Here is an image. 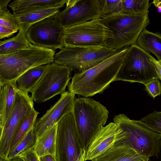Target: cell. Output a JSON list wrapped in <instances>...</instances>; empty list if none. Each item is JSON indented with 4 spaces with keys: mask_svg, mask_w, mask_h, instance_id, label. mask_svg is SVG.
Masks as SVG:
<instances>
[{
    "mask_svg": "<svg viewBox=\"0 0 161 161\" xmlns=\"http://www.w3.org/2000/svg\"><path fill=\"white\" fill-rule=\"evenodd\" d=\"M39 113L34 108L16 131L12 140L10 150L17 144L35 125Z\"/></svg>",
    "mask_w": 161,
    "mask_h": 161,
    "instance_id": "cell-26",
    "label": "cell"
},
{
    "mask_svg": "<svg viewBox=\"0 0 161 161\" xmlns=\"http://www.w3.org/2000/svg\"><path fill=\"white\" fill-rule=\"evenodd\" d=\"M56 147L57 161H85L82 147L72 112L57 124Z\"/></svg>",
    "mask_w": 161,
    "mask_h": 161,
    "instance_id": "cell-9",
    "label": "cell"
},
{
    "mask_svg": "<svg viewBox=\"0 0 161 161\" xmlns=\"http://www.w3.org/2000/svg\"><path fill=\"white\" fill-rule=\"evenodd\" d=\"M40 161H57L56 157L51 155H47L39 157Z\"/></svg>",
    "mask_w": 161,
    "mask_h": 161,
    "instance_id": "cell-34",
    "label": "cell"
},
{
    "mask_svg": "<svg viewBox=\"0 0 161 161\" xmlns=\"http://www.w3.org/2000/svg\"><path fill=\"white\" fill-rule=\"evenodd\" d=\"M152 3L155 7L161 9V0H154Z\"/></svg>",
    "mask_w": 161,
    "mask_h": 161,
    "instance_id": "cell-35",
    "label": "cell"
},
{
    "mask_svg": "<svg viewBox=\"0 0 161 161\" xmlns=\"http://www.w3.org/2000/svg\"><path fill=\"white\" fill-rule=\"evenodd\" d=\"M129 48V46L118 50L94 67L75 73L68 85V91L86 97L102 93L116 81Z\"/></svg>",
    "mask_w": 161,
    "mask_h": 161,
    "instance_id": "cell-1",
    "label": "cell"
},
{
    "mask_svg": "<svg viewBox=\"0 0 161 161\" xmlns=\"http://www.w3.org/2000/svg\"><path fill=\"white\" fill-rule=\"evenodd\" d=\"M122 13L139 16L148 14L151 6L149 0H122Z\"/></svg>",
    "mask_w": 161,
    "mask_h": 161,
    "instance_id": "cell-23",
    "label": "cell"
},
{
    "mask_svg": "<svg viewBox=\"0 0 161 161\" xmlns=\"http://www.w3.org/2000/svg\"><path fill=\"white\" fill-rule=\"evenodd\" d=\"M66 4L57 16L64 28L101 18L100 0H67Z\"/></svg>",
    "mask_w": 161,
    "mask_h": 161,
    "instance_id": "cell-13",
    "label": "cell"
},
{
    "mask_svg": "<svg viewBox=\"0 0 161 161\" xmlns=\"http://www.w3.org/2000/svg\"><path fill=\"white\" fill-rule=\"evenodd\" d=\"M101 21L113 35L106 47L116 50L136 44L141 32L150 24L148 14L139 16L119 13L102 18Z\"/></svg>",
    "mask_w": 161,
    "mask_h": 161,
    "instance_id": "cell-5",
    "label": "cell"
},
{
    "mask_svg": "<svg viewBox=\"0 0 161 161\" xmlns=\"http://www.w3.org/2000/svg\"><path fill=\"white\" fill-rule=\"evenodd\" d=\"M64 29L57 17H48L32 25L26 36L32 44L55 50L64 47Z\"/></svg>",
    "mask_w": 161,
    "mask_h": 161,
    "instance_id": "cell-12",
    "label": "cell"
},
{
    "mask_svg": "<svg viewBox=\"0 0 161 161\" xmlns=\"http://www.w3.org/2000/svg\"><path fill=\"white\" fill-rule=\"evenodd\" d=\"M123 136L122 130L114 122L102 127L86 151L85 161L91 160L100 155Z\"/></svg>",
    "mask_w": 161,
    "mask_h": 161,
    "instance_id": "cell-15",
    "label": "cell"
},
{
    "mask_svg": "<svg viewBox=\"0 0 161 161\" xmlns=\"http://www.w3.org/2000/svg\"><path fill=\"white\" fill-rule=\"evenodd\" d=\"M10 1L0 0V25L17 31L19 27L16 17L7 8Z\"/></svg>",
    "mask_w": 161,
    "mask_h": 161,
    "instance_id": "cell-27",
    "label": "cell"
},
{
    "mask_svg": "<svg viewBox=\"0 0 161 161\" xmlns=\"http://www.w3.org/2000/svg\"><path fill=\"white\" fill-rule=\"evenodd\" d=\"M148 94L153 99L161 94V85L158 79L151 80L144 85Z\"/></svg>",
    "mask_w": 161,
    "mask_h": 161,
    "instance_id": "cell-30",
    "label": "cell"
},
{
    "mask_svg": "<svg viewBox=\"0 0 161 161\" xmlns=\"http://www.w3.org/2000/svg\"><path fill=\"white\" fill-rule=\"evenodd\" d=\"M47 65L34 67L21 75L15 82L18 89L25 93L31 92L45 72Z\"/></svg>",
    "mask_w": 161,
    "mask_h": 161,
    "instance_id": "cell-21",
    "label": "cell"
},
{
    "mask_svg": "<svg viewBox=\"0 0 161 161\" xmlns=\"http://www.w3.org/2000/svg\"><path fill=\"white\" fill-rule=\"evenodd\" d=\"M17 32L12 29L0 25V39L9 37Z\"/></svg>",
    "mask_w": 161,
    "mask_h": 161,
    "instance_id": "cell-32",
    "label": "cell"
},
{
    "mask_svg": "<svg viewBox=\"0 0 161 161\" xmlns=\"http://www.w3.org/2000/svg\"><path fill=\"white\" fill-rule=\"evenodd\" d=\"M18 90L15 82L0 85V130H2L14 107Z\"/></svg>",
    "mask_w": 161,
    "mask_h": 161,
    "instance_id": "cell-18",
    "label": "cell"
},
{
    "mask_svg": "<svg viewBox=\"0 0 161 161\" xmlns=\"http://www.w3.org/2000/svg\"><path fill=\"white\" fill-rule=\"evenodd\" d=\"M101 18L122 13V0H100Z\"/></svg>",
    "mask_w": 161,
    "mask_h": 161,
    "instance_id": "cell-29",
    "label": "cell"
},
{
    "mask_svg": "<svg viewBox=\"0 0 161 161\" xmlns=\"http://www.w3.org/2000/svg\"><path fill=\"white\" fill-rule=\"evenodd\" d=\"M138 121L142 126L161 135V112L155 110Z\"/></svg>",
    "mask_w": 161,
    "mask_h": 161,
    "instance_id": "cell-28",
    "label": "cell"
},
{
    "mask_svg": "<svg viewBox=\"0 0 161 161\" xmlns=\"http://www.w3.org/2000/svg\"><path fill=\"white\" fill-rule=\"evenodd\" d=\"M17 157L23 161H40L39 157L34 151L33 147L22 152Z\"/></svg>",
    "mask_w": 161,
    "mask_h": 161,
    "instance_id": "cell-31",
    "label": "cell"
},
{
    "mask_svg": "<svg viewBox=\"0 0 161 161\" xmlns=\"http://www.w3.org/2000/svg\"><path fill=\"white\" fill-rule=\"evenodd\" d=\"M150 60L155 69L158 79L161 80V59L157 60L152 56Z\"/></svg>",
    "mask_w": 161,
    "mask_h": 161,
    "instance_id": "cell-33",
    "label": "cell"
},
{
    "mask_svg": "<svg viewBox=\"0 0 161 161\" xmlns=\"http://www.w3.org/2000/svg\"><path fill=\"white\" fill-rule=\"evenodd\" d=\"M75 98V95L69 91L61 94L58 100L36 120L33 130L37 137L72 112Z\"/></svg>",
    "mask_w": 161,
    "mask_h": 161,
    "instance_id": "cell-14",
    "label": "cell"
},
{
    "mask_svg": "<svg viewBox=\"0 0 161 161\" xmlns=\"http://www.w3.org/2000/svg\"><path fill=\"white\" fill-rule=\"evenodd\" d=\"M36 139L37 137L34 132L33 128L17 144L10 150L7 161L17 157L22 152L33 147L36 142Z\"/></svg>",
    "mask_w": 161,
    "mask_h": 161,
    "instance_id": "cell-25",
    "label": "cell"
},
{
    "mask_svg": "<svg viewBox=\"0 0 161 161\" xmlns=\"http://www.w3.org/2000/svg\"><path fill=\"white\" fill-rule=\"evenodd\" d=\"M55 54L54 63L79 73L99 64L117 50L105 46L65 47Z\"/></svg>",
    "mask_w": 161,
    "mask_h": 161,
    "instance_id": "cell-6",
    "label": "cell"
},
{
    "mask_svg": "<svg viewBox=\"0 0 161 161\" xmlns=\"http://www.w3.org/2000/svg\"><path fill=\"white\" fill-rule=\"evenodd\" d=\"M55 50L32 44L18 52L0 55V85L15 82L28 70L54 63Z\"/></svg>",
    "mask_w": 161,
    "mask_h": 161,
    "instance_id": "cell-2",
    "label": "cell"
},
{
    "mask_svg": "<svg viewBox=\"0 0 161 161\" xmlns=\"http://www.w3.org/2000/svg\"><path fill=\"white\" fill-rule=\"evenodd\" d=\"M136 44L147 52L153 54L161 59V34L143 30L139 35Z\"/></svg>",
    "mask_w": 161,
    "mask_h": 161,
    "instance_id": "cell-20",
    "label": "cell"
},
{
    "mask_svg": "<svg viewBox=\"0 0 161 161\" xmlns=\"http://www.w3.org/2000/svg\"><path fill=\"white\" fill-rule=\"evenodd\" d=\"M72 113L82 146L86 151L97 133L106 124L109 111L99 102L82 97L75 98Z\"/></svg>",
    "mask_w": 161,
    "mask_h": 161,
    "instance_id": "cell-3",
    "label": "cell"
},
{
    "mask_svg": "<svg viewBox=\"0 0 161 161\" xmlns=\"http://www.w3.org/2000/svg\"><path fill=\"white\" fill-rule=\"evenodd\" d=\"M34 108L33 101L28 93L18 89L13 110L3 129L0 130V161H7L16 131Z\"/></svg>",
    "mask_w": 161,
    "mask_h": 161,
    "instance_id": "cell-11",
    "label": "cell"
},
{
    "mask_svg": "<svg viewBox=\"0 0 161 161\" xmlns=\"http://www.w3.org/2000/svg\"><path fill=\"white\" fill-rule=\"evenodd\" d=\"M57 124L49 128L37 137L33 148L39 157L47 155L56 157Z\"/></svg>",
    "mask_w": 161,
    "mask_h": 161,
    "instance_id": "cell-19",
    "label": "cell"
},
{
    "mask_svg": "<svg viewBox=\"0 0 161 161\" xmlns=\"http://www.w3.org/2000/svg\"><path fill=\"white\" fill-rule=\"evenodd\" d=\"M71 72L67 67L54 63L47 64L45 72L30 92L32 99L41 103L61 95L69 83Z\"/></svg>",
    "mask_w": 161,
    "mask_h": 161,
    "instance_id": "cell-10",
    "label": "cell"
},
{
    "mask_svg": "<svg viewBox=\"0 0 161 161\" xmlns=\"http://www.w3.org/2000/svg\"><path fill=\"white\" fill-rule=\"evenodd\" d=\"M8 161H23L21 159L19 158L18 157H17L14 158L13 159Z\"/></svg>",
    "mask_w": 161,
    "mask_h": 161,
    "instance_id": "cell-36",
    "label": "cell"
},
{
    "mask_svg": "<svg viewBox=\"0 0 161 161\" xmlns=\"http://www.w3.org/2000/svg\"><path fill=\"white\" fill-rule=\"evenodd\" d=\"M113 37L111 30L99 18L75 25L64 28V47L106 46Z\"/></svg>",
    "mask_w": 161,
    "mask_h": 161,
    "instance_id": "cell-7",
    "label": "cell"
},
{
    "mask_svg": "<svg viewBox=\"0 0 161 161\" xmlns=\"http://www.w3.org/2000/svg\"><path fill=\"white\" fill-rule=\"evenodd\" d=\"M60 6H41L27 8L13 12L19 27V31L26 36L35 24L48 17H57Z\"/></svg>",
    "mask_w": 161,
    "mask_h": 161,
    "instance_id": "cell-16",
    "label": "cell"
},
{
    "mask_svg": "<svg viewBox=\"0 0 161 161\" xmlns=\"http://www.w3.org/2000/svg\"><path fill=\"white\" fill-rule=\"evenodd\" d=\"M152 56L136 44L130 46L116 81L138 82L145 85L152 80L158 79L150 60Z\"/></svg>",
    "mask_w": 161,
    "mask_h": 161,
    "instance_id": "cell-8",
    "label": "cell"
},
{
    "mask_svg": "<svg viewBox=\"0 0 161 161\" xmlns=\"http://www.w3.org/2000/svg\"><path fill=\"white\" fill-rule=\"evenodd\" d=\"M149 158L129 146L114 145L91 161H148Z\"/></svg>",
    "mask_w": 161,
    "mask_h": 161,
    "instance_id": "cell-17",
    "label": "cell"
},
{
    "mask_svg": "<svg viewBox=\"0 0 161 161\" xmlns=\"http://www.w3.org/2000/svg\"><path fill=\"white\" fill-rule=\"evenodd\" d=\"M113 121L123 133V137L115 145L129 146L149 158L158 157L161 149L160 134L142 126L138 120L130 119L124 114L115 115Z\"/></svg>",
    "mask_w": 161,
    "mask_h": 161,
    "instance_id": "cell-4",
    "label": "cell"
},
{
    "mask_svg": "<svg viewBox=\"0 0 161 161\" xmlns=\"http://www.w3.org/2000/svg\"><path fill=\"white\" fill-rule=\"evenodd\" d=\"M32 44L26 36L19 32L16 36L0 41V55H7L27 48Z\"/></svg>",
    "mask_w": 161,
    "mask_h": 161,
    "instance_id": "cell-22",
    "label": "cell"
},
{
    "mask_svg": "<svg viewBox=\"0 0 161 161\" xmlns=\"http://www.w3.org/2000/svg\"><path fill=\"white\" fill-rule=\"evenodd\" d=\"M67 0H15L9 4L8 6L13 12L22 9L41 6H60L62 8Z\"/></svg>",
    "mask_w": 161,
    "mask_h": 161,
    "instance_id": "cell-24",
    "label": "cell"
}]
</instances>
